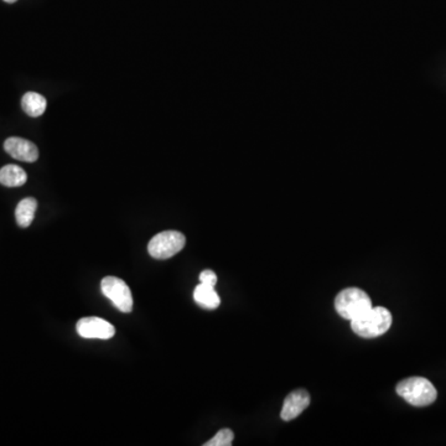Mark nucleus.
Returning a JSON list of instances; mask_svg holds the SVG:
<instances>
[{
	"label": "nucleus",
	"mask_w": 446,
	"mask_h": 446,
	"mask_svg": "<svg viewBox=\"0 0 446 446\" xmlns=\"http://www.w3.org/2000/svg\"><path fill=\"white\" fill-rule=\"evenodd\" d=\"M397 393L414 407H426L435 402L438 397L435 387L430 380L423 377H411L398 383Z\"/></svg>",
	"instance_id": "obj_2"
},
{
	"label": "nucleus",
	"mask_w": 446,
	"mask_h": 446,
	"mask_svg": "<svg viewBox=\"0 0 446 446\" xmlns=\"http://www.w3.org/2000/svg\"><path fill=\"white\" fill-rule=\"evenodd\" d=\"M392 325V314L382 306L369 308L357 318L351 320V328L364 339H375L385 335Z\"/></svg>",
	"instance_id": "obj_1"
},
{
	"label": "nucleus",
	"mask_w": 446,
	"mask_h": 446,
	"mask_svg": "<svg viewBox=\"0 0 446 446\" xmlns=\"http://www.w3.org/2000/svg\"><path fill=\"white\" fill-rule=\"evenodd\" d=\"M194 299L201 308L206 310H215L220 306L221 304V299L218 294L216 292L215 287H210L202 283L195 287Z\"/></svg>",
	"instance_id": "obj_9"
},
{
	"label": "nucleus",
	"mask_w": 446,
	"mask_h": 446,
	"mask_svg": "<svg viewBox=\"0 0 446 446\" xmlns=\"http://www.w3.org/2000/svg\"><path fill=\"white\" fill-rule=\"evenodd\" d=\"M47 98L40 93L27 92L23 96L21 107L23 111L30 117H40L47 111Z\"/></svg>",
	"instance_id": "obj_10"
},
{
	"label": "nucleus",
	"mask_w": 446,
	"mask_h": 446,
	"mask_svg": "<svg viewBox=\"0 0 446 446\" xmlns=\"http://www.w3.org/2000/svg\"><path fill=\"white\" fill-rule=\"evenodd\" d=\"M4 1H6V3H9V4H13V3H16L18 0H4Z\"/></svg>",
	"instance_id": "obj_15"
},
{
	"label": "nucleus",
	"mask_w": 446,
	"mask_h": 446,
	"mask_svg": "<svg viewBox=\"0 0 446 446\" xmlns=\"http://www.w3.org/2000/svg\"><path fill=\"white\" fill-rule=\"evenodd\" d=\"M235 439V434L231 429H222L218 431L211 440L205 442V446H231L232 441Z\"/></svg>",
	"instance_id": "obj_13"
},
{
	"label": "nucleus",
	"mask_w": 446,
	"mask_h": 446,
	"mask_svg": "<svg viewBox=\"0 0 446 446\" xmlns=\"http://www.w3.org/2000/svg\"><path fill=\"white\" fill-rule=\"evenodd\" d=\"M310 404V395L304 390H294L287 395L283 404L280 418L284 421H290L300 416Z\"/></svg>",
	"instance_id": "obj_8"
},
{
	"label": "nucleus",
	"mask_w": 446,
	"mask_h": 446,
	"mask_svg": "<svg viewBox=\"0 0 446 446\" xmlns=\"http://www.w3.org/2000/svg\"><path fill=\"white\" fill-rule=\"evenodd\" d=\"M103 295L107 297L114 306L122 313L133 310V297L127 283L117 277H106L101 283Z\"/></svg>",
	"instance_id": "obj_5"
},
{
	"label": "nucleus",
	"mask_w": 446,
	"mask_h": 446,
	"mask_svg": "<svg viewBox=\"0 0 446 446\" xmlns=\"http://www.w3.org/2000/svg\"><path fill=\"white\" fill-rule=\"evenodd\" d=\"M27 181V175L18 165H6L0 169V184L6 187H19Z\"/></svg>",
	"instance_id": "obj_11"
},
{
	"label": "nucleus",
	"mask_w": 446,
	"mask_h": 446,
	"mask_svg": "<svg viewBox=\"0 0 446 446\" xmlns=\"http://www.w3.org/2000/svg\"><path fill=\"white\" fill-rule=\"evenodd\" d=\"M4 149L11 158L19 161L34 163L39 159V149L35 144L26 139L19 138V137L8 138L4 143Z\"/></svg>",
	"instance_id": "obj_7"
},
{
	"label": "nucleus",
	"mask_w": 446,
	"mask_h": 446,
	"mask_svg": "<svg viewBox=\"0 0 446 446\" xmlns=\"http://www.w3.org/2000/svg\"><path fill=\"white\" fill-rule=\"evenodd\" d=\"M186 238L181 232H160L149 242L148 252L155 259H169L184 249Z\"/></svg>",
	"instance_id": "obj_4"
},
{
	"label": "nucleus",
	"mask_w": 446,
	"mask_h": 446,
	"mask_svg": "<svg viewBox=\"0 0 446 446\" xmlns=\"http://www.w3.org/2000/svg\"><path fill=\"white\" fill-rule=\"evenodd\" d=\"M37 210V201L34 197H26L21 200L16 210V223L23 228L30 226Z\"/></svg>",
	"instance_id": "obj_12"
},
{
	"label": "nucleus",
	"mask_w": 446,
	"mask_h": 446,
	"mask_svg": "<svg viewBox=\"0 0 446 446\" xmlns=\"http://www.w3.org/2000/svg\"><path fill=\"white\" fill-rule=\"evenodd\" d=\"M200 282L206 285H210V287H216L217 284V275L215 272L212 271H204L200 274Z\"/></svg>",
	"instance_id": "obj_14"
},
{
	"label": "nucleus",
	"mask_w": 446,
	"mask_h": 446,
	"mask_svg": "<svg viewBox=\"0 0 446 446\" xmlns=\"http://www.w3.org/2000/svg\"><path fill=\"white\" fill-rule=\"evenodd\" d=\"M78 333L83 339H112L116 328L111 323L101 318H83L78 321Z\"/></svg>",
	"instance_id": "obj_6"
},
{
	"label": "nucleus",
	"mask_w": 446,
	"mask_h": 446,
	"mask_svg": "<svg viewBox=\"0 0 446 446\" xmlns=\"http://www.w3.org/2000/svg\"><path fill=\"white\" fill-rule=\"evenodd\" d=\"M372 308V300L367 292L359 287H347L337 294L335 299V309L340 316L346 320H354L366 310Z\"/></svg>",
	"instance_id": "obj_3"
}]
</instances>
